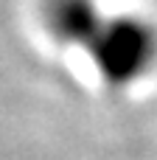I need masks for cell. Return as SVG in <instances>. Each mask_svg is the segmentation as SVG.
<instances>
[{
    "mask_svg": "<svg viewBox=\"0 0 157 160\" xmlns=\"http://www.w3.org/2000/svg\"><path fill=\"white\" fill-rule=\"evenodd\" d=\"M84 53L107 87H132L157 65V25L140 14H107Z\"/></svg>",
    "mask_w": 157,
    "mask_h": 160,
    "instance_id": "6da1fadb",
    "label": "cell"
},
{
    "mask_svg": "<svg viewBox=\"0 0 157 160\" xmlns=\"http://www.w3.org/2000/svg\"><path fill=\"white\" fill-rule=\"evenodd\" d=\"M42 25L53 42L70 48H87L96 28L107 17L98 0H42Z\"/></svg>",
    "mask_w": 157,
    "mask_h": 160,
    "instance_id": "7a4b0ae2",
    "label": "cell"
}]
</instances>
